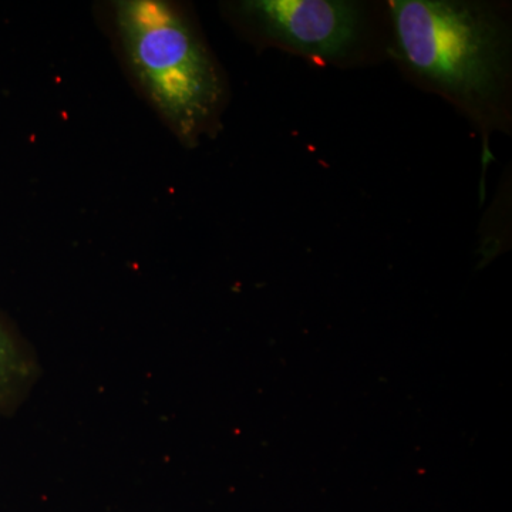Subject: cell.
<instances>
[{
  "label": "cell",
  "mask_w": 512,
  "mask_h": 512,
  "mask_svg": "<svg viewBox=\"0 0 512 512\" xmlns=\"http://www.w3.org/2000/svg\"><path fill=\"white\" fill-rule=\"evenodd\" d=\"M235 9L264 45L318 66L362 69L390 60L387 2L249 0Z\"/></svg>",
  "instance_id": "3957f363"
},
{
  "label": "cell",
  "mask_w": 512,
  "mask_h": 512,
  "mask_svg": "<svg viewBox=\"0 0 512 512\" xmlns=\"http://www.w3.org/2000/svg\"><path fill=\"white\" fill-rule=\"evenodd\" d=\"M116 10L138 80L174 133L194 146L211 134L224 106V80L210 50L170 3L126 0Z\"/></svg>",
  "instance_id": "7a4b0ae2"
},
{
  "label": "cell",
  "mask_w": 512,
  "mask_h": 512,
  "mask_svg": "<svg viewBox=\"0 0 512 512\" xmlns=\"http://www.w3.org/2000/svg\"><path fill=\"white\" fill-rule=\"evenodd\" d=\"M39 376L35 352L0 312V417L18 412Z\"/></svg>",
  "instance_id": "277c9868"
},
{
  "label": "cell",
  "mask_w": 512,
  "mask_h": 512,
  "mask_svg": "<svg viewBox=\"0 0 512 512\" xmlns=\"http://www.w3.org/2000/svg\"><path fill=\"white\" fill-rule=\"evenodd\" d=\"M390 60L471 124L481 141L480 198L491 141L512 131V15L494 0H389Z\"/></svg>",
  "instance_id": "6da1fadb"
}]
</instances>
